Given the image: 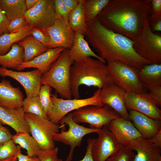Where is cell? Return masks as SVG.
Instances as JSON below:
<instances>
[{
    "label": "cell",
    "mask_w": 161,
    "mask_h": 161,
    "mask_svg": "<svg viewBox=\"0 0 161 161\" xmlns=\"http://www.w3.org/2000/svg\"><path fill=\"white\" fill-rule=\"evenodd\" d=\"M51 88L47 85H42L38 94L43 109L48 120L51 116L53 107L51 97Z\"/></svg>",
    "instance_id": "cell-33"
},
{
    "label": "cell",
    "mask_w": 161,
    "mask_h": 161,
    "mask_svg": "<svg viewBox=\"0 0 161 161\" xmlns=\"http://www.w3.org/2000/svg\"><path fill=\"white\" fill-rule=\"evenodd\" d=\"M85 0H79L77 7L69 14L68 21L72 30L84 35L86 31V21L85 18L84 4Z\"/></svg>",
    "instance_id": "cell-28"
},
{
    "label": "cell",
    "mask_w": 161,
    "mask_h": 161,
    "mask_svg": "<svg viewBox=\"0 0 161 161\" xmlns=\"http://www.w3.org/2000/svg\"><path fill=\"white\" fill-rule=\"evenodd\" d=\"M65 49L62 47L48 49L43 54L27 62H23L16 70H22L27 68H33L38 69L43 74L48 71L52 64L60 57Z\"/></svg>",
    "instance_id": "cell-21"
},
{
    "label": "cell",
    "mask_w": 161,
    "mask_h": 161,
    "mask_svg": "<svg viewBox=\"0 0 161 161\" xmlns=\"http://www.w3.org/2000/svg\"><path fill=\"white\" fill-rule=\"evenodd\" d=\"M125 146L137 152L131 161H155L161 160V148L142 136L128 141Z\"/></svg>",
    "instance_id": "cell-17"
},
{
    "label": "cell",
    "mask_w": 161,
    "mask_h": 161,
    "mask_svg": "<svg viewBox=\"0 0 161 161\" xmlns=\"http://www.w3.org/2000/svg\"><path fill=\"white\" fill-rule=\"evenodd\" d=\"M40 0H25V3L27 10L35 7Z\"/></svg>",
    "instance_id": "cell-49"
},
{
    "label": "cell",
    "mask_w": 161,
    "mask_h": 161,
    "mask_svg": "<svg viewBox=\"0 0 161 161\" xmlns=\"http://www.w3.org/2000/svg\"><path fill=\"white\" fill-rule=\"evenodd\" d=\"M126 92L123 88L113 83L100 89V98L103 105L109 106L121 117L130 121L124 101Z\"/></svg>",
    "instance_id": "cell-16"
},
{
    "label": "cell",
    "mask_w": 161,
    "mask_h": 161,
    "mask_svg": "<svg viewBox=\"0 0 161 161\" xmlns=\"http://www.w3.org/2000/svg\"><path fill=\"white\" fill-rule=\"evenodd\" d=\"M9 22L4 13L0 7V36L8 33L7 27Z\"/></svg>",
    "instance_id": "cell-43"
},
{
    "label": "cell",
    "mask_w": 161,
    "mask_h": 161,
    "mask_svg": "<svg viewBox=\"0 0 161 161\" xmlns=\"http://www.w3.org/2000/svg\"><path fill=\"white\" fill-rule=\"evenodd\" d=\"M129 111L130 120L143 137L150 139L161 130V120L152 119L135 111Z\"/></svg>",
    "instance_id": "cell-19"
},
{
    "label": "cell",
    "mask_w": 161,
    "mask_h": 161,
    "mask_svg": "<svg viewBox=\"0 0 161 161\" xmlns=\"http://www.w3.org/2000/svg\"><path fill=\"white\" fill-rule=\"evenodd\" d=\"M97 133L98 137L92 148V158L93 161H106L122 145L109 129L108 126H104Z\"/></svg>",
    "instance_id": "cell-13"
},
{
    "label": "cell",
    "mask_w": 161,
    "mask_h": 161,
    "mask_svg": "<svg viewBox=\"0 0 161 161\" xmlns=\"http://www.w3.org/2000/svg\"><path fill=\"white\" fill-rule=\"evenodd\" d=\"M100 89H98L91 97L82 99H63L51 95L53 107L51 116L49 120L58 124L59 121L71 111L87 105H95L102 107L100 96Z\"/></svg>",
    "instance_id": "cell-10"
},
{
    "label": "cell",
    "mask_w": 161,
    "mask_h": 161,
    "mask_svg": "<svg viewBox=\"0 0 161 161\" xmlns=\"http://www.w3.org/2000/svg\"><path fill=\"white\" fill-rule=\"evenodd\" d=\"M41 73L36 69L28 72H20L0 67V76L10 77L17 81L24 88L27 98L38 94L41 85Z\"/></svg>",
    "instance_id": "cell-14"
},
{
    "label": "cell",
    "mask_w": 161,
    "mask_h": 161,
    "mask_svg": "<svg viewBox=\"0 0 161 161\" xmlns=\"http://www.w3.org/2000/svg\"><path fill=\"white\" fill-rule=\"evenodd\" d=\"M11 140L20 147L25 149L27 155L38 157L41 150L32 136L26 132H18L12 136Z\"/></svg>",
    "instance_id": "cell-30"
},
{
    "label": "cell",
    "mask_w": 161,
    "mask_h": 161,
    "mask_svg": "<svg viewBox=\"0 0 161 161\" xmlns=\"http://www.w3.org/2000/svg\"><path fill=\"white\" fill-rule=\"evenodd\" d=\"M73 45L69 49V54L74 62H79L89 57H93L106 63V61L95 53L91 48L85 38L84 35L75 32Z\"/></svg>",
    "instance_id": "cell-23"
},
{
    "label": "cell",
    "mask_w": 161,
    "mask_h": 161,
    "mask_svg": "<svg viewBox=\"0 0 161 161\" xmlns=\"http://www.w3.org/2000/svg\"><path fill=\"white\" fill-rule=\"evenodd\" d=\"M135 155L132 150L122 145L117 151L109 157L106 161H131Z\"/></svg>",
    "instance_id": "cell-35"
},
{
    "label": "cell",
    "mask_w": 161,
    "mask_h": 161,
    "mask_svg": "<svg viewBox=\"0 0 161 161\" xmlns=\"http://www.w3.org/2000/svg\"><path fill=\"white\" fill-rule=\"evenodd\" d=\"M150 27L153 32H161V15L151 13L148 17Z\"/></svg>",
    "instance_id": "cell-40"
},
{
    "label": "cell",
    "mask_w": 161,
    "mask_h": 161,
    "mask_svg": "<svg viewBox=\"0 0 161 161\" xmlns=\"http://www.w3.org/2000/svg\"><path fill=\"white\" fill-rule=\"evenodd\" d=\"M60 129L64 128L65 125H68L67 131L61 130L60 133H54L52 139L54 141L61 142L70 146L69 152L65 161H71L75 148L80 147L84 136L93 133H97L101 129L88 128L75 122L72 118V113L62 118L59 122Z\"/></svg>",
    "instance_id": "cell-7"
},
{
    "label": "cell",
    "mask_w": 161,
    "mask_h": 161,
    "mask_svg": "<svg viewBox=\"0 0 161 161\" xmlns=\"http://www.w3.org/2000/svg\"><path fill=\"white\" fill-rule=\"evenodd\" d=\"M124 101L127 109L136 111L154 119L161 120V110L148 92H126Z\"/></svg>",
    "instance_id": "cell-12"
},
{
    "label": "cell",
    "mask_w": 161,
    "mask_h": 161,
    "mask_svg": "<svg viewBox=\"0 0 161 161\" xmlns=\"http://www.w3.org/2000/svg\"><path fill=\"white\" fill-rule=\"evenodd\" d=\"M17 156H16L5 160H0V161H18Z\"/></svg>",
    "instance_id": "cell-50"
},
{
    "label": "cell",
    "mask_w": 161,
    "mask_h": 161,
    "mask_svg": "<svg viewBox=\"0 0 161 161\" xmlns=\"http://www.w3.org/2000/svg\"><path fill=\"white\" fill-rule=\"evenodd\" d=\"M108 128L123 145L128 141L143 136L130 121L122 117L112 121Z\"/></svg>",
    "instance_id": "cell-18"
},
{
    "label": "cell",
    "mask_w": 161,
    "mask_h": 161,
    "mask_svg": "<svg viewBox=\"0 0 161 161\" xmlns=\"http://www.w3.org/2000/svg\"><path fill=\"white\" fill-rule=\"evenodd\" d=\"M0 122L12 128L16 132L30 134L22 107L12 109L0 106Z\"/></svg>",
    "instance_id": "cell-20"
},
{
    "label": "cell",
    "mask_w": 161,
    "mask_h": 161,
    "mask_svg": "<svg viewBox=\"0 0 161 161\" xmlns=\"http://www.w3.org/2000/svg\"><path fill=\"white\" fill-rule=\"evenodd\" d=\"M58 147L52 149L41 150L37 157L40 161H63L58 158Z\"/></svg>",
    "instance_id": "cell-37"
},
{
    "label": "cell",
    "mask_w": 161,
    "mask_h": 161,
    "mask_svg": "<svg viewBox=\"0 0 161 161\" xmlns=\"http://www.w3.org/2000/svg\"><path fill=\"white\" fill-rule=\"evenodd\" d=\"M151 13V0H110L97 18L106 28L133 41Z\"/></svg>",
    "instance_id": "cell-2"
},
{
    "label": "cell",
    "mask_w": 161,
    "mask_h": 161,
    "mask_svg": "<svg viewBox=\"0 0 161 161\" xmlns=\"http://www.w3.org/2000/svg\"><path fill=\"white\" fill-rule=\"evenodd\" d=\"M110 0H85L84 10L86 22L97 18Z\"/></svg>",
    "instance_id": "cell-31"
},
{
    "label": "cell",
    "mask_w": 161,
    "mask_h": 161,
    "mask_svg": "<svg viewBox=\"0 0 161 161\" xmlns=\"http://www.w3.org/2000/svg\"><path fill=\"white\" fill-rule=\"evenodd\" d=\"M149 141L156 147L161 148V130Z\"/></svg>",
    "instance_id": "cell-48"
},
{
    "label": "cell",
    "mask_w": 161,
    "mask_h": 161,
    "mask_svg": "<svg viewBox=\"0 0 161 161\" xmlns=\"http://www.w3.org/2000/svg\"><path fill=\"white\" fill-rule=\"evenodd\" d=\"M24 50L23 62L30 61L48 49L31 35L18 42Z\"/></svg>",
    "instance_id": "cell-25"
},
{
    "label": "cell",
    "mask_w": 161,
    "mask_h": 161,
    "mask_svg": "<svg viewBox=\"0 0 161 161\" xmlns=\"http://www.w3.org/2000/svg\"><path fill=\"white\" fill-rule=\"evenodd\" d=\"M96 139L89 138L87 140L86 151L83 158L78 161H93L92 154V148Z\"/></svg>",
    "instance_id": "cell-44"
},
{
    "label": "cell",
    "mask_w": 161,
    "mask_h": 161,
    "mask_svg": "<svg viewBox=\"0 0 161 161\" xmlns=\"http://www.w3.org/2000/svg\"><path fill=\"white\" fill-rule=\"evenodd\" d=\"M20 148L10 140L0 146V160L8 159L17 156L21 152Z\"/></svg>",
    "instance_id": "cell-34"
},
{
    "label": "cell",
    "mask_w": 161,
    "mask_h": 161,
    "mask_svg": "<svg viewBox=\"0 0 161 161\" xmlns=\"http://www.w3.org/2000/svg\"><path fill=\"white\" fill-rule=\"evenodd\" d=\"M133 41V48L139 55L152 64H161V32H152L148 18L145 21L141 32Z\"/></svg>",
    "instance_id": "cell-5"
},
{
    "label": "cell",
    "mask_w": 161,
    "mask_h": 161,
    "mask_svg": "<svg viewBox=\"0 0 161 161\" xmlns=\"http://www.w3.org/2000/svg\"><path fill=\"white\" fill-rule=\"evenodd\" d=\"M139 79L148 91L161 86V64L145 65L138 72Z\"/></svg>",
    "instance_id": "cell-24"
},
{
    "label": "cell",
    "mask_w": 161,
    "mask_h": 161,
    "mask_svg": "<svg viewBox=\"0 0 161 161\" xmlns=\"http://www.w3.org/2000/svg\"><path fill=\"white\" fill-rule=\"evenodd\" d=\"M12 136L9 129L0 125V146L11 140Z\"/></svg>",
    "instance_id": "cell-41"
},
{
    "label": "cell",
    "mask_w": 161,
    "mask_h": 161,
    "mask_svg": "<svg viewBox=\"0 0 161 161\" xmlns=\"http://www.w3.org/2000/svg\"><path fill=\"white\" fill-rule=\"evenodd\" d=\"M66 49L46 72L42 74L41 85L53 88L55 92L64 99H71L70 68L74 61Z\"/></svg>",
    "instance_id": "cell-4"
},
{
    "label": "cell",
    "mask_w": 161,
    "mask_h": 161,
    "mask_svg": "<svg viewBox=\"0 0 161 161\" xmlns=\"http://www.w3.org/2000/svg\"><path fill=\"white\" fill-rule=\"evenodd\" d=\"M24 117L30 134L40 148L46 150L54 148L55 144L52 135L54 133H59V124L32 114L24 113Z\"/></svg>",
    "instance_id": "cell-9"
},
{
    "label": "cell",
    "mask_w": 161,
    "mask_h": 161,
    "mask_svg": "<svg viewBox=\"0 0 161 161\" xmlns=\"http://www.w3.org/2000/svg\"><path fill=\"white\" fill-rule=\"evenodd\" d=\"M85 38L97 55L107 63L118 61L139 71L152 64L139 55L133 47L134 42L103 26L97 17L86 22Z\"/></svg>",
    "instance_id": "cell-1"
},
{
    "label": "cell",
    "mask_w": 161,
    "mask_h": 161,
    "mask_svg": "<svg viewBox=\"0 0 161 161\" xmlns=\"http://www.w3.org/2000/svg\"><path fill=\"white\" fill-rule=\"evenodd\" d=\"M24 55L23 48L18 44H14L11 49L6 54L0 55V65L1 67L16 69L23 62Z\"/></svg>",
    "instance_id": "cell-27"
},
{
    "label": "cell",
    "mask_w": 161,
    "mask_h": 161,
    "mask_svg": "<svg viewBox=\"0 0 161 161\" xmlns=\"http://www.w3.org/2000/svg\"><path fill=\"white\" fill-rule=\"evenodd\" d=\"M72 118L76 123H87L90 128L101 129L108 126L110 122L121 117L114 110L106 105L102 107L95 105L83 106L72 113Z\"/></svg>",
    "instance_id": "cell-6"
},
{
    "label": "cell",
    "mask_w": 161,
    "mask_h": 161,
    "mask_svg": "<svg viewBox=\"0 0 161 161\" xmlns=\"http://www.w3.org/2000/svg\"><path fill=\"white\" fill-rule=\"evenodd\" d=\"M148 91V93L156 102L158 107H161V86L156 87Z\"/></svg>",
    "instance_id": "cell-42"
},
{
    "label": "cell",
    "mask_w": 161,
    "mask_h": 161,
    "mask_svg": "<svg viewBox=\"0 0 161 161\" xmlns=\"http://www.w3.org/2000/svg\"><path fill=\"white\" fill-rule=\"evenodd\" d=\"M56 17H60L68 21L69 13L63 0H53Z\"/></svg>",
    "instance_id": "cell-39"
},
{
    "label": "cell",
    "mask_w": 161,
    "mask_h": 161,
    "mask_svg": "<svg viewBox=\"0 0 161 161\" xmlns=\"http://www.w3.org/2000/svg\"><path fill=\"white\" fill-rule=\"evenodd\" d=\"M24 17L33 28L44 29L52 25L56 18L53 0H40L35 7L27 10Z\"/></svg>",
    "instance_id": "cell-11"
},
{
    "label": "cell",
    "mask_w": 161,
    "mask_h": 161,
    "mask_svg": "<svg viewBox=\"0 0 161 161\" xmlns=\"http://www.w3.org/2000/svg\"><path fill=\"white\" fill-rule=\"evenodd\" d=\"M155 161H161V160H157Z\"/></svg>",
    "instance_id": "cell-51"
},
{
    "label": "cell",
    "mask_w": 161,
    "mask_h": 161,
    "mask_svg": "<svg viewBox=\"0 0 161 161\" xmlns=\"http://www.w3.org/2000/svg\"><path fill=\"white\" fill-rule=\"evenodd\" d=\"M30 35L47 49H52V42L49 36L40 29L33 28Z\"/></svg>",
    "instance_id": "cell-36"
},
{
    "label": "cell",
    "mask_w": 161,
    "mask_h": 161,
    "mask_svg": "<svg viewBox=\"0 0 161 161\" xmlns=\"http://www.w3.org/2000/svg\"><path fill=\"white\" fill-rule=\"evenodd\" d=\"M63 1L69 13L77 7L79 3V0H63Z\"/></svg>",
    "instance_id": "cell-46"
},
{
    "label": "cell",
    "mask_w": 161,
    "mask_h": 161,
    "mask_svg": "<svg viewBox=\"0 0 161 161\" xmlns=\"http://www.w3.org/2000/svg\"><path fill=\"white\" fill-rule=\"evenodd\" d=\"M107 66L113 83L126 92H147L139 79L137 69L118 61L107 63Z\"/></svg>",
    "instance_id": "cell-8"
},
{
    "label": "cell",
    "mask_w": 161,
    "mask_h": 161,
    "mask_svg": "<svg viewBox=\"0 0 161 161\" xmlns=\"http://www.w3.org/2000/svg\"><path fill=\"white\" fill-rule=\"evenodd\" d=\"M0 124H1V123L0 122Z\"/></svg>",
    "instance_id": "cell-52"
},
{
    "label": "cell",
    "mask_w": 161,
    "mask_h": 161,
    "mask_svg": "<svg viewBox=\"0 0 161 161\" xmlns=\"http://www.w3.org/2000/svg\"><path fill=\"white\" fill-rule=\"evenodd\" d=\"M49 36L52 42V48L62 47L70 49L75 39V32L68 21L56 17L53 24L42 29Z\"/></svg>",
    "instance_id": "cell-15"
},
{
    "label": "cell",
    "mask_w": 161,
    "mask_h": 161,
    "mask_svg": "<svg viewBox=\"0 0 161 161\" xmlns=\"http://www.w3.org/2000/svg\"><path fill=\"white\" fill-rule=\"evenodd\" d=\"M0 7L9 21L23 16L27 10L25 0H0Z\"/></svg>",
    "instance_id": "cell-29"
},
{
    "label": "cell",
    "mask_w": 161,
    "mask_h": 161,
    "mask_svg": "<svg viewBox=\"0 0 161 161\" xmlns=\"http://www.w3.org/2000/svg\"><path fill=\"white\" fill-rule=\"evenodd\" d=\"M18 161H40L37 157H33L28 155H24L21 152L17 156Z\"/></svg>",
    "instance_id": "cell-47"
},
{
    "label": "cell",
    "mask_w": 161,
    "mask_h": 161,
    "mask_svg": "<svg viewBox=\"0 0 161 161\" xmlns=\"http://www.w3.org/2000/svg\"><path fill=\"white\" fill-rule=\"evenodd\" d=\"M151 13L156 15H161V0H151Z\"/></svg>",
    "instance_id": "cell-45"
},
{
    "label": "cell",
    "mask_w": 161,
    "mask_h": 161,
    "mask_svg": "<svg viewBox=\"0 0 161 161\" xmlns=\"http://www.w3.org/2000/svg\"><path fill=\"white\" fill-rule=\"evenodd\" d=\"M23 93L19 87L13 86L5 79L0 82V106L12 109L22 107Z\"/></svg>",
    "instance_id": "cell-22"
},
{
    "label": "cell",
    "mask_w": 161,
    "mask_h": 161,
    "mask_svg": "<svg viewBox=\"0 0 161 161\" xmlns=\"http://www.w3.org/2000/svg\"><path fill=\"white\" fill-rule=\"evenodd\" d=\"M22 107L24 113L33 114L47 119L40 103L38 95L24 99Z\"/></svg>",
    "instance_id": "cell-32"
},
{
    "label": "cell",
    "mask_w": 161,
    "mask_h": 161,
    "mask_svg": "<svg viewBox=\"0 0 161 161\" xmlns=\"http://www.w3.org/2000/svg\"><path fill=\"white\" fill-rule=\"evenodd\" d=\"M33 28L28 25L18 32L6 33L0 36V55L6 54L13 44L30 35Z\"/></svg>",
    "instance_id": "cell-26"
},
{
    "label": "cell",
    "mask_w": 161,
    "mask_h": 161,
    "mask_svg": "<svg viewBox=\"0 0 161 161\" xmlns=\"http://www.w3.org/2000/svg\"><path fill=\"white\" fill-rule=\"evenodd\" d=\"M28 25L24 16L19 17L9 21L7 27V31L9 33L16 32Z\"/></svg>",
    "instance_id": "cell-38"
},
{
    "label": "cell",
    "mask_w": 161,
    "mask_h": 161,
    "mask_svg": "<svg viewBox=\"0 0 161 161\" xmlns=\"http://www.w3.org/2000/svg\"><path fill=\"white\" fill-rule=\"evenodd\" d=\"M105 64L92 57L80 61L74 62L70 71L72 96L79 99V88L82 85L101 89L114 83Z\"/></svg>",
    "instance_id": "cell-3"
}]
</instances>
